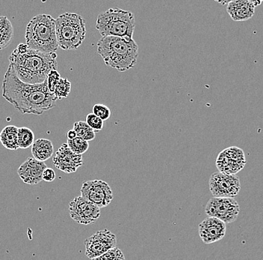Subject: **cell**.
<instances>
[{
	"label": "cell",
	"mask_w": 263,
	"mask_h": 260,
	"mask_svg": "<svg viewBox=\"0 0 263 260\" xmlns=\"http://www.w3.org/2000/svg\"><path fill=\"white\" fill-rule=\"evenodd\" d=\"M58 43L64 50H77L86 36V25L83 18L77 13L66 12L57 18Z\"/></svg>",
	"instance_id": "8992f818"
},
{
	"label": "cell",
	"mask_w": 263,
	"mask_h": 260,
	"mask_svg": "<svg viewBox=\"0 0 263 260\" xmlns=\"http://www.w3.org/2000/svg\"><path fill=\"white\" fill-rule=\"evenodd\" d=\"M14 36V28L11 21L6 16L0 18V47L1 50L6 48L11 44Z\"/></svg>",
	"instance_id": "d6986e66"
},
{
	"label": "cell",
	"mask_w": 263,
	"mask_h": 260,
	"mask_svg": "<svg viewBox=\"0 0 263 260\" xmlns=\"http://www.w3.org/2000/svg\"><path fill=\"white\" fill-rule=\"evenodd\" d=\"M67 145L69 148L73 151L74 153L77 154L82 155L84 153L86 152L89 148V143L88 141L82 139V138L78 137L73 140H68L67 141Z\"/></svg>",
	"instance_id": "7402d4cb"
},
{
	"label": "cell",
	"mask_w": 263,
	"mask_h": 260,
	"mask_svg": "<svg viewBox=\"0 0 263 260\" xmlns=\"http://www.w3.org/2000/svg\"><path fill=\"white\" fill-rule=\"evenodd\" d=\"M69 210L70 218L80 224H91L100 216V209L82 196L75 197L70 202Z\"/></svg>",
	"instance_id": "7c38bea8"
},
{
	"label": "cell",
	"mask_w": 263,
	"mask_h": 260,
	"mask_svg": "<svg viewBox=\"0 0 263 260\" xmlns=\"http://www.w3.org/2000/svg\"><path fill=\"white\" fill-rule=\"evenodd\" d=\"M93 114L96 115L99 118H101L103 121H106L111 116V110L106 105L102 103L95 105L92 108Z\"/></svg>",
	"instance_id": "484cf974"
},
{
	"label": "cell",
	"mask_w": 263,
	"mask_h": 260,
	"mask_svg": "<svg viewBox=\"0 0 263 260\" xmlns=\"http://www.w3.org/2000/svg\"><path fill=\"white\" fill-rule=\"evenodd\" d=\"M53 152L54 147L52 141L44 138L36 140L32 146L33 158L41 162L50 159Z\"/></svg>",
	"instance_id": "e0dca14e"
},
{
	"label": "cell",
	"mask_w": 263,
	"mask_h": 260,
	"mask_svg": "<svg viewBox=\"0 0 263 260\" xmlns=\"http://www.w3.org/2000/svg\"><path fill=\"white\" fill-rule=\"evenodd\" d=\"M67 139L68 140H73L75 138L77 137V134L73 129L70 130L68 131L67 134Z\"/></svg>",
	"instance_id": "f1b7e54d"
},
{
	"label": "cell",
	"mask_w": 263,
	"mask_h": 260,
	"mask_svg": "<svg viewBox=\"0 0 263 260\" xmlns=\"http://www.w3.org/2000/svg\"><path fill=\"white\" fill-rule=\"evenodd\" d=\"M210 190L214 197L234 198L239 193L241 182L236 175L215 172L210 177Z\"/></svg>",
	"instance_id": "ba28073f"
},
{
	"label": "cell",
	"mask_w": 263,
	"mask_h": 260,
	"mask_svg": "<svg viewBox=\"0 0 263 260\" xmlns=\"http://www.w3.org/2000/svg\"><path fill=\"white\" fill-rule=\"evenodd\" d=\"M98 53L107 66L125 72L137 63L139 45L133 38L101 37L98 42Z\"/></svg>",
	"instance_id": "3957f363"
},
{
	"label": "cell",
	"mask_w": 263,
	"mask_h": 260,
	"mask_svg": "<svg viewBox=\"0 0 263 260\" xmlns=\"http://www.w3.org/2000/svg\"><path fill=\"white\" fill-rule=\"evenodd\" d=\"M74 131L77 132V136L85 140V141H93L95 138V131L86 122L79 121L74 123Z\"/></svg>",
	"instance_id": "44dd1931"
},
{
	"label": "cell",
	"mask_w": 263,
	"mask_h": 260,
	"mask_svg": "<svg viewBox=\"0 0 263 260\" xmlns=\"http://www.w3.org/2000/svg\"><path fill=\"white\" fill-rule=\"evenodd\" d=\"M47 168L45 163L29 158L18 168L17 174L24 183L35 185L43 180V175Z\"/></svg>",
	"instance_id": "9a60e30c"
},
{
	"label": "cell",
	"mask_w": 263,
	"mask_h": 260,
	"mask_svg": "<svg viewBox=\"0 0 263 260\" xmlns=\"http://www.w3.org/2000/svg\"><path fill=\"white\" fill-rule=\"evenodd\" d=\"M18 128L14 126L5 127L0 135L2 144L8 150H17L18 146Z\"/></svg>",
	"instance_id": "ac0fdd59"
},
{
	"label": "cell",
	"mask_w": 263,
	"mask_h": 260,
	"mask_svg": "<svg viewBox=\"0 0 263 260\" xmlns=\"http://www.w3.org/2000/svg\"><path fill=\"white\" fill-rule=\"evenodd\" d=\"M92 260H126V259H125L123 252L119 248H115L114 249L110 250L102 256Z\"/></svg>",
	"instance_id": "d4e9b609"
},
{
	"label": "cell",
	"mask_w": 263,
	"mask_h": 260,
	"mask_svg": "<svg viewBox=\"0 0 263 260\" xmlns=\"http://www.w3.org/2000/svg\"><path fill=\"white\" fill-rule=\"evenodd\" d=\"M87 124L88 125L95 131V132H100L102 131L104 126V123L101 118L97 116L96 115L92 113H88L86 116V119H85Z\"/></svg>",
	"instance_id": "cb8c5ba5"
},
{
	"label": "cell",
	"mask_w": 263,
	"mask_h": 260,
	"mask_svg": "<svg viewBox=\"0 0 263 260\" xmlns=\"http://www.w3.org/2000/svg\"><path fill=\"white\" fill-rule=\"evenodd\" d=\"M61 75L57 70L51 71L49 72L48 76L47 77V86L50 93H54L55 92V87L58 85V83L60 81Z\"/></svg>",
	"instance_id": "4316f807"
},
{
	"label": "cell",
	"mask_w": 263,
	"mask_h": 260,
	"mask_svg": "<svg viewBox=\"0 0 263 260\" xmlns=\"http://www.w3.org/2000/svg\"><path fill=\"white\" fill-rule=\"evenodd\" d=\"M26 44L33 50L54 54L59 48L57 20L49 14H39L29 21L25 34Z\"/></svg>",
	"instance_id": "277c9868"
},
{
	"label": "cell",
	"mask_w": 263,
	"mask_h": 260,
	"mask_svg": "<svg viewBox=\"0 0 263 260\" xmlns=\"http://www.w3.org/2000/svg\"><path fill=\"white\" fill-rule=\"evenodd\" d=\"M71 90V83L67 78H62L55 87L54 95L59 99L67 98Z\"/></svg>",
	"instance_id": "603a6c76"
},
{
	"label": "cell",
	"mask_w": 263,
	"mask_h": 260,
	"mask_svg": "<svg viewBox=\"0 0 263 260\" xmlns=\"http://www.w3.org/2000/svg\"><path fill=\"white\" fill-rule=\"evenodd\" d=\"M55 174L54 169H52V168L46 169V170L44 171V175H43V180L47 182H51L55 180Z\"/></svg>",
	"instance_id": "83f0119b"
},
{
	"label": "cell",
	"mask_w": 263,
	"mask_h": 260,
	"mask_svg": "<svg viewBox=\"0 0 263 260\" xmlns=\"http://www.w3.org/2000/svg\"><path fill=\"white\" fill-rule=\"evenodd\" d=\"M54 165L65 174H73L83 165L82 155L76 154L69 148L67 143H63L52 159Z\"/></svg>",
	"instance_id": "4fadbf2b"
},
{
	"label": "cell",
	"mask_w": 263,
	"mask_h": 260,
	"mask_svg": "<svg viewBox=\"0 0 263 260\" xmlns=\"http://www.w3.org/2000/svg\"><path fill=\"white\" fill-rule=\"evenodd\" d=\"M95 26L102 37L133 38L136 18L132 11L109 9L99 14Z\"/></svg>",
	"instance_id": "5b68a950"
},
{
	"label": "cell",
	"mask_w": 263,
	"mask_h": 260,
	"mask_svg": "<svg viewBox=\"0 0 263 260\" xmlns=\"http://www.w3.org/2000/svg\"><path fill=\"white\" fill-rule=\"evenodd\" d=\"M3 96L22 114L41 116L55 106L58 98L50 93L47 81L41 84L26 83L8 66L3 81Z\"/></svg>",
	"instance_id": "6da1fadb"
},
{
	"label": "cell",
	"mask_w": 263,
	"mask_h": 260,
	"mask_svg": "<svg viewBox=\"0 0 263 260\" xmlns=\"http://www.w3.org/2000/svg\"><path fill=\"white\" fill-rule=\"evenodd\" d=\"M226 223L213 217L204 219L198 227L199 235L206 245L219 241L226 235Z\"/></svg>",
	"instance_id": "5bb4252c"
},
{
	"label": "cell",
	"mask_w": 263,
	"mask_h": 260,
	"mask_svg": "<svg viewBox=\"0 0 263 260\" xmlns=\"http://www.w3.org/2000/svg\"><path fill=\"white\" fill-rule=\"evenodd\" d=\"M85 254L93 259L117 248V238L109 230H100L85 240Z\"/></svg>",
	"instance_id": "30bf717a"
},
{
	"label": "cell",
	"mask_w": 263,
	"mask_h": 260,
	"mask_svg": "<svg viewBox=\"0 0 263 260\" xmlns=\"http://www.w3.org/2000/svg\"><path fill=\"white\" fill-rule=\"evenodd\" d=\"M81 196L99 208L108 206L113 200L111 187L104 181L90 180L82 184Z\"/></svg>",
	"instance_id": "9c48e42d"
},
{
	"label": "cell",
	"mask_w": 263,
	"mask_h": 260,
	"mask_svg": "<svg viewBox=\"0 0 263 260\" xmlns=\"http://www.w3.org/2000/svg\"><path fill=\"white\" fill-rule=\"evenodd\" d=\"M244 151L236 146L227 148L221 151L216 159V167L219 172L236 175L246 164Z\"/></svg>",
	"instance_id": "8fae6325"
},
{
	"label": "cell",
	"mask_w": 263,
	"mask_h": 260,
	"mask_svg": "<svg viewBox=\"0 0 263 260\" xmlns=\"http://www.w3.org/2000/svg\"><path fill=\"white\" fill-rule=\"evenodd\" d=\"M57 55L31 49L26 44H18L9 57V66L21 81L36 85L44 83L51 71L57 70Z\"/></svg>",
	"instance_id": "7a4b0ae2"
},
{
	"label": "cell",
	"mask_w": 263,
	"mask_h": 260,
	"mask_svg": "<svg viewBox=\"0 0 263 260\" xmlns=\"http://www.w3.org/2000/svg\"><path fill=\"white\" fill-rule=\"evenodd\" d=\"M255 8L254 1L234 0L228 3L227 11L233 21H246L254 15Z\"/></svg>",
	"instance_id": "2e32d148"
},
{
	"label": "cell",
	"mask_w": 263,
	"mask_h": 260,
	"mask_svg": "<svg viewBox=\"0 0 263 260\" xmlns=\"http://www.w3.org/2000/svg\"><path fill=\"white\" fill-rule=\"evenodd\" d=\"M205 212L209 217L219 219L225 223H231L237 220L240 206L234 198L213 197L207 202Z\"/></svg>",
	"instance_id": "52a82bcc"
},
{
	"label": "cell",
	"mask_w": 263,
	"mask_h": 260,
	"mask_svg": "<svg viewBox=\"0 0 263 260\" xmlns=\"http://www.w3.org/2000/svg\"><path fill=\"white\" fill-rule=\"evenodd\" d=\"M34 134L32 130L26 127L18 128V146L19 149H26L34 143Z\"/></svg>",
	"instance_id": "ffe728a7"
}]
</instances>
